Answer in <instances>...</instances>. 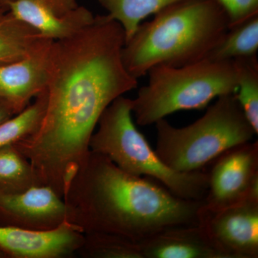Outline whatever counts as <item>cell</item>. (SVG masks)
<instances>
[{"label": "cell", "mask_w": 258, "mask_h": 258, "mask_svg": "<svg viewBox=\"0 0 258 258\" xmlns=\"http://www.w3.org/2000/svg\"><path fill=\"white\" fill-rule=\"evenodd\" d=\"M125 42L123 28L108 14L52 42L43 119L33 135L13 145L30 161L39 185L62 199L87 159L103 112L138 86L122 60Z\"/></svg>", "instance_id": "cell-1"}, {"label": "cell", "mask_w": 258, "mask_h": 258, "mask_svg": "<svg viewBox=\"0 0 258 258\" xmlns=\"http://www.w3.org/2000/svg\"><path fill=\"white\" fill-rule=\"evenodd\" d=\"M62 200L66 220L83 234H113L139 243L168 227L197 225L203 215V201L180 198L91 151Z\"/></svg>", "instance_id": "cell-2"}, {"label": "cell", "mask_w": 258, "mask_h": 258, "mask_svg": "<svg viewBox=\"0 0 258 258\" xmlns=\"http://www.w3.org/2000/svg\"><path fill=\"white\" fill-rule=\"evenodd\" d=\"M229 29L223 11L212 0H182L141 23L125 42L122 60L139 79L154 66L179 67L206 58Z\"/></svg>", "instance_id": "cell-3"}, {"label": "cell", "mask_w": 258, "mask_h": 258, "mask_svg": "<svg viewBox=\"0 0 258 258\" xmlns=\"http://www.w3.org/2000/svg\"><path fill=\"white\" fill-rule=\"evenodd\" d=\"M132 114V99L116 98L98 120L90 150L108 157L128 174L157 180L180 198L203 201L208 190V172H177L168 167L136 127Z\"/></svg>", "instance_id": "cell-4"}, {"label": "cell", "mask_w": 258, "mask_h": 258, "mask_svg": "<svg viewBox=\"0 0 258 258\" xmlns=\"http://www.w3.org/2000/svg\"><path fill=\"white\" fill-rule=\"evenodd\" d=\"M155 152L177 172L202 171L231 148L251 142L254 135L235 93L218 97L205 114L181 128L162 118L155 123Z\"/></svg>", "instance_id": "cell-5"}, {"label": "cell", "mask_w": 258, "mask_h": 258, "mask_svg": "<svg viewBox=\"0 0 258 258\" xmlns=\"http://www.w3.org/2000/svg\"><path fill=\"white\" fill-rule=\"evenodd\" d=\"M147 74V84L132 99V113L142 126L155 124L175 112L201 109L237 90L233 60L205 58L179 67L157 66Z\"/></svg>", "instance_id": "cell-6"}, {"label": "cell", "mask_w": 258, "mask_h": 258, "mask_svg": "<svg viewBox=\"0 0 258 258\" xmlns=\"http://www.w3.org/2000/svg\"><path fill=\"white\" fill-rule=\"evenodd\" d=\"M203 214L258 200V142L236 146L212 161Z\"/></svg>", "instance_id": "cell-7"}, {"label": "cell", "mask_w": 258, "mask_h": 258, "mask_svg": "<svg viewBox=\"0 0 258 258\" xmlns=\"http://www.w3.org/2000/svg\"><path fill=\"white\" fill-rule=\"evenodd\" d=\"M200 223L224 258L258 257V200L203 214Z\"/></svg>", "instance_id": "cell-8"}, {"label": "cell", "mask_w": 258, "mask_h": 258, "mask_svg": "<svg viewBox=\"0 0 258 258\" xmlns=\"http://www.w3.org/2000/svg\"><path fill=\"white\" fill-rule=\"evenodd\" d=\"M66 219L63 200L49 186H35L18 193L0 191V227L47 231Z\"/></svg>", "instance_id": "cell-9"}, {"label": "cell", "mask_w": 258, "mask_h": 258, "mask_svg": "<svg viewBox=\"0 0 258 258\" xmlns=\"http://www.w3.org/2000/svg\"><path fill=\"white\" fill-rule=\"evenodd\" d=\"M84 234L67 220L54 230L0 227V249L8 258H66L77 254Z\"/></svg>", "instance_id": "cell-10"}, {"label": "cell", "mask_w": 258, "mask_h": 258, "mask_svg": "<svg viewBox=\"0 0 258 258\" xmlns=\"http://www.w3.org/2000/svg\"><path fill=\"white\" fill-rule=\"evenodd\" d=\"M52 42L48 40L20 60L0 64V98L18 113L46 89Z\"/></svg>", "instance_id": "cell-11"}, {"label": "cell", "mask_w": 258, "mask_h": 258, "mask_svg": "<svg viewBox=\"0 0 258 258\" xmlns=\"http://www.w3.org/2000/svg\"><path fill=\"white\" fill-rule=\"evenodd\" d=\"M9 11L42 37L52 41L74 36L95 18L88 8L80 5L66 15H58L42 0H13L9 5Z\"/></svg>", "instance_id": "cell-12"}, {"label": "cell", "mask_w": 258, "mask_h": 258, "mask_svg": "<svg viewBox=\"0 0 258 258\" xmlns=\"http://www.w3.org/2000/svg\"><path fill=\"white\" fill-rule=\"evenodd\" d=\"M139 244L144 258H224L200 222L168 227Z\"/></svg>", "instance_id": "cell-13"}, {"label": "cell", "mask_w": 258, "mask_h": 258, "mask_svg": "<svg viewBox=\"0 0 258 258\" xmlns=\"http://www.w3.org/2000/svg\"><path fill=\"white\" fill-rule=\"evenodd\" d=\"M48 40L9 10L0 13V64L20 60Z\"/></svg>", "instance_id": "cell-14"}, {"label": "cell", "mask_w": 258, "mask_h": 258, "mask_svg": "<svg viewBox=\"0 0 258 258\" xmlns=\"http://www.w3.org/2000/svg\"><path fill=\"white\" fill-rule=\"evenodd\" d=\"M258 15L229 28L206 59L212 61L233 60L240 57L257 56Z\"/></svg>", "instance_id": "cell-15"}, {"label": "cell", "mask_w": 258, "mask_h": 258, "mask_svg": "<svg viewBox=\"0 0 258 258\" xmlns=\"http://www.w3.org/2000/svg\"><path fill=\"white\" fill-rule=\"evenodd\" d=\"M108 15L118 22L128 41L144 19L182 0H98Z\"/></svg>", "instance_id": "cell-16"}, {"label": "cell", "mask_w": 258, "mask_h": 258, "mask_svg": "<svg viewBox=\"0 0 258 258\" xmlns=\"http://www.w3.org/2000/svg\"><path fill=\"white\" fill-rule=\"evenodd\" d=\"M40 186L30 161L13 144L0 147V191L23 192Z\"/></svg>", "instance_id": "cell-17"}, {"label": "cell", "mask_w": 258, "mask_h": 258, "mask_svg": "<svg viewBox=\"0 0 258 258\" xmlns=\"http://www.w3.org/2000/svg\"><path fill=\"white\" fill-rule=\"evenodd\" d=\"M77 254L85 258H144L139 242L113 234H84Z\"/></svg>", "instance_id": "cell-18"}, {"label": "cell", "mask_w": 258, "mask_h": 258, "mask_svg": "<svg viewBox=\"0 0 258 258\" xmlns=\"http://www.w3.org/2000/svg\"><path fill=\"white\" fill-rule=\"evenodd\" d=\"M237 90L236 98L246 118L258 134V60L257 56L233 60Z\"/></svg>", "instance_id": "cell-19"}, {"label": "cell", "mask_w": 258, "mask_h": 258, "mask_svg": "<svg viewBox=\"0 0 258 258\" xmlns=\"http://www.w3.org/2000/svg\"><path fill=\"white\" fill-rule=\"evenodd\" d=\"M47 106L46 89L23 111L0 124V147L33 135L40 128Z\"/></svg>", "instance_id": "cell-20"}, {"label": "cell", "mask_w": 258, "mask_h": 258, "mask_svg": "<svg viewBox=\"0 0 258 258\" xmlns=\"http://www.w3.org/2000/svg\"><path fill=\"white\" fill-rule=\"evenodd\" d=\"M227 15L229 28L258 15V0H212Z\"/></svg>", "instance_id": "cell-21"}, {"label": "cell", "mask_w": 258, "mask_h": 258, "mask_svg": "<svg viewBox=\"0 0 258 258\" xmlns=\"http://www.w3.org/2000/svg\"><path fill=\"white\" fill-rule=\"evenodd\" d=\"M58 15H63L79 6L77 0H42Z\"/></svg>", "instance_id": "cell-22"}, {"label": "cell", "mask_w": 258, "mask_h": 258, "mask_svg": "<svg viewBox=\"0 0 258 258\" xmlns=\"http://www.w3.org/2000/svg\"><path fill=\"white\" fill-rule=\"evenodd\" d=\"M18 113L14 107L12 106L9 102L0 98V124Z\"/></svg>", "instance_id": "cell-23"}, {"label": "cell", "mask_w": 258, "mask_h": 258, "mask_svg": "<svg viewBox=\"0 0 258 258\" xmlns=\"http://www.w3.org/2000/svg\"><path fill=\"white\" fill-rule=\"evenodd\" d=\"M13 1V0H0V3H1L2 4L4 5L5 6H6L7 8L9 9V5Z\"/></svg>", "instance_id": "cell-24"}, {"label": "cell", "mask_w": 258, "mask_h": 258, "mask_svg": "<svg viewBox=\"0 0 258 258\" xmlns=\"http://www.w3.org/2000/svg\"><path fill=\"white\" fill-rule=\"evenodd\" d=\"M9 9H8V8H7L6 6H5L4 5L2 4L1 3H0V13H3V12H6L8 11Z\"/></svg>", "instance_id": "cell-25"}, {"label": "cell", "mask_w": 258, "mask_h": 258, "mask_svg": "<svg viewBox=\"0 0 258 258\" xmlns=\"http://www.w3.org/2000/svg\"><path fill=\"white\" fill-rule=\"evenodd\" d=\"M0 258H8L7 254L1 249H0Z\"/></svg>", "instance_id": "cell-26"}]
</instances>
